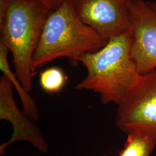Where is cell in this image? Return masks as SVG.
<instances>
[{
	"label": "cell",
	"instance_id": "1",
	"mask_svg": "<svg viewBox=\"0 0 156 156\" xmlns=\"http://www.w3.org/2000/svg\"><path fill=\"white\" fill-rule=\"evenodd\" d=\"M50 12L37 0H0V43L11 52L15 73L28 92L34 55Z\"/></svg>",
	"mask_w": 156,
	"mask_h": 156
},
{
	"label": "cell",
	"instance_id": "2",
	"mask_svg": "<svg viewBox=\"0 0 156 156\" xmlns=\"http://www.w3.org/2000/svg\"><path fill=\"white\" fill-rule=\"evenodd\" d=\"M108 41L82 22L72 0H66L46 19L34 55V72L60 58H66L71 66H77L81 56L100 50Z\"/></svg>",
	"mask_w": 156,
	"mask_h": 156
},
{
	"label": "cell",
	"instance_id": "3",
	"mask_svg": "<svg viewBox=\"0 0 156 156\" xmlns=\"http://www.w3.org/2000/svg\"><path fill=\"white\" fill-rule=\"evenodd\" d=\"M131 43L128 32L111 38L100 50L81 56L79 63L86 68L87 75L76 89L93 91L104 104L117 105L140 76L131 57Z\"/></svg>",
	"mask_w": 156,
	"mask_h": 156
},
{
	"label": "cell",
	"instance_id": "4",
	"mask_svg": "<svg viewBox=\"0 0 156 156\" xmlns=\"http://www.w3.org/2000/svg\"><path fill=\"white\" fill-rule=\"evenodd\" d=\"M117 106V128L146 135L156 146V69L140 75Z\"/></svg>",
	"mask_w": 156,
	"mask_h": 156
},
{
	"label": "cell",
	"instance_id": "5",
	"mask_svg": "<svg viewBox=\"0 0 156 156\" xmlns=\"http://www.w3.org/2000/svg\"><path fill=\"white\" fill-rule=\"evenodd\" d=\"M131 0H72L76 14L105 39L130 31Z\"/></svg>",
	"mask_w": 156,
	"mask_h": 156
},
{
	"label": "cell",
	"instance_id": "6",
	"mask_svg": "<svg viewBox=\"0 0 156 156\" xmlns=\"http://www.w3.org/2000/svg\"><path fill=\"white\" fill-rule=\"evenodd\" d=\"M130 55L138 73L156 69V11L145 0L130 1Z\"/></svg>",
	"mask_w": 156,
	"mask_h": 156
},
{
	"label": "cell",
	"instance_id": "7",
	"mask_svg": "<svg viewBox=\"0 0 156 156\" xmlns=\"http://www.w3.org/2000/svg\"><path fill=\"white\" fill-rule=\"evenodd\" d=\"M13 88L9 79L2 74L0 78V119L11 124L13 132L10 139L0 146V154H3L9 145L20 141L30 143L39 151L47 153L49 147L46 140L33 120L17 106Z\"/></svg>",
	"mask_w": 156,
	"mask_h": 156
},
{
	"label": "cell",
	"instance_id": "8",
	"mask_svg": "<svg viewBox=\"0 0 156 156\" xmlns=\"http://www.w3.org/2000/svg\"><path fill=\"white\" fill-rule=\"evenodd\" d=\"M8 49L5 46L0 43V69L7 78L9 79L16 90L22 105L23 112L33 121H38L40 117L39 109L33 98L28 94L22 84L17 78L15 73L11 69L8 59Z\"/></svg>",
	"mask_w": 156,
	"mask_h": 156
},
{
	"label": "cell",
	"instance_id": "9",
	"mask_svg": "<svg viewBox=\"0 0 156 156\" xmlns=\"http://www.w3.org/2000/svg\"><path fill=\"white\" fill-rule=\"evenodd\" d=\"M127 138L119 156H150L156 146L151 138L138 133L127 135Z\"/></svg>",
	"mask_w": 156,
	"mask_h": 156
},
{
	"label": "cell",
	"instance_id": "10",
	"mask_svg": "<svg viewBox=\"0 0 156 156\" xmlns=\"http://www.w3.org/2000/svg\"><path fill=\"white\" fill-rule=\"evenodd\" d=\"M67 76L58 67H51L42 71L39 75V84L45 92L55 94L60 92L67 83Z\"/></svg>",
	"mask_w": 156,
	"mask_h": 156
},
{
	"label": "cell",
	"instance_id": "11",
	"mask_svg": "<svg viewBox=\"0 0 156 156\" xmlns=\"http://www.w3.org/2000/svg\"><path fill=\"white\" fill-rule=\"evenodd\" d=\"M42 4L50 12L58 8L66 0H37Z\"/></svg>",
	"mask_w": 156,
	"mask_h": 156
},
{
	"label": "cell",
	"instance_id": "12",
	"mask_svg": "<svg viewBox=\"0 0 156 156\" xmlns=\"http://www.w3.org/2000/svg\"><path fill=\"white\" fill-rule=\"evenodd\" d=\"M151 4H152V6H153V8L155 9V11H156V4L155 2H153V3H151Z\"/></svg>",
	"mask_w": 156,
	"mask_h": 156
}]
</instances>
